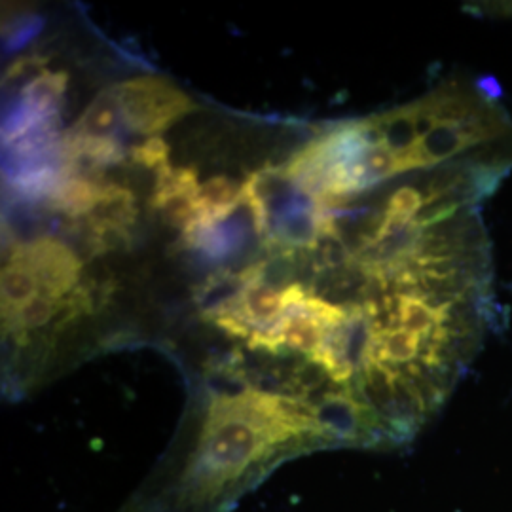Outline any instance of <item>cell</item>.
Returning <instances> with one entry per match:
<instances>
[{"label": "cell", "instance_id": "52a82bcc", "mask_svg": "<svg viewBox=\"0 0 512 512\" xmlns=\"http://www.w3.org/2000/svg\"><path fill=\"white\" fill-rule=\"evenodd\" d=\"M69 74L67 73H42L33 78L23 90H21V101L23 107H27L40 116L52 118L57 105L61 103V97L67 90Z\"/></svg>", "mask_w": 512, "mask_h": 512}, {"label": "cell", "instance_id": "6da1fadb", "mask_svg": "<svg viewBox=\"0 0 512 512\" xmlns=\"http://www.w3.org/2000/svg\"><path fill=\"white\" fill-rule=\"evenodd\" d=\"M342 446L319 406L247 384L209 397L194 435L154 469L120 512H230L283 461Z\"/></svg>", "mask_w": 512, "mask_h": 512}, {"label": "cell", "instance_id": "8fae6325", "mask_svg": "<svg viewBox=\"0 0 512 512\" xmlns=\"http://www.w3.org/2000/svg\"><path fill=\"white\" fill-rule=\"evenodd\" d=\"M46 63H48V59L38 57V55L19 57L8 67V71L4 73V86H14V84H18V82L25 80V78H29V82H31L33 78H37L35 74L46 73V69H44Z\"/></svg>", "mask_w": 512, "mask_h": 512}, {"label": "cell", "instance_id": "3957f363", "mask_svg": "<svg viewBox=\"0 0 512 512\" xmlns=\"http://www.w3.org/2000/svg\"><path fill=\"white\" fill-rule=\"evenodd\" d=\"M10 262L23 264L37 277L38 294L55 302L63 300L73 291L82 262L71 249L54 238H38L31 245H23L12 253Z\"/></svg>", "mask_w": 512, "mask_h": 512}, {"label": "cell", "instance_id": "ba28073f", "mask_svg": "<svg viewBox=\"0 0 512 512\" xmlns=\"http://www.w3.org/2000/svg\"><path fill=\"white\" fill-rule=\"evenodd\" d=\"M0 289H2V311H4V317H8L18 310L19 306H23L33 296H37V277L23 264L10 262L2 270Z\"/></svg>", "mask_w": 512, "mask_h": 512}, {"label": "cell", "instance_id": "5b68a950", "mask_svg": "<svg viewBox=\"0 0 512 512\" xmlns=\"http://www.w3.org/2000/svg\"><path fill=\"white\" fill-rule=\"evenodd\" d=\"M120 124H124L122 109L116 93L110 88L99 93L97 99H93L92 105L84 110L80 120L74 124V128L67 135L73 139H84V141L116 139L114 133Z\"/></svg>", "mask_w": 512, "mask_h": 512}, {"label": "cell", "instance_id": "30bf717a", "mask_svg": "<svg viewBox=\"0 0 512 512\" xmlns=\"http://www.w3.org/2000/svg\"><path fill=\"white\" fill-rule=\"evenodd\" d=\"M131 160L147 169L160 171L169 165V147L162 137H150L143 145L131 148Z\"/></svg>", "mask_w": 512, "mask_h": 512}, {"label": "cell", "instance_id": "9c48e42d", "mask_svg": "<svg viewBox=\"0 0 512 512\" xmlns=\"http://www.w3.org/2000/svg\"><path fill=\"white\" fill-rule=\"evenodd\" d=\"M160 217L167 226L188 232L198 222V207H196V194H175L156 207Z\"/></svg>", "mask_w": 512, "mask_h": 512}, {"label": "cell", "instance_id": "277c9868", "mask_svg": "<svg viewBox=\"0 0 512 512\" xmlns=\"http://www.w3.org/2000/svg\"><path fill=\"white\" fill-rule=\"evenodd\" d=\"M241 205V186L236 181L217 175L200 186L196 194L198 222L194 226L213 228L228 219Z\"/></svg>", "mask_w": 512, "mask_h": 512}, {"label": "cell", "instance_id": "7a4b0ae2", "mask_svg": "<svg viewBox=\"0 0 512 512\" xmlns=\"http://www.w3.org/2000/svg\"><path fill=\"white\" fill-rule=\"evenodd\" d=\"M112 90L118 97L124 126L150 137H156V133L171 128L177 120L198 109L186 93L158 76L133 78Z\"/></svg>", "mask_w": 512, "mask_h": 512}, {"label": "cell", "instance_id": "8992f818", "mask_svg": "<svg viewBox=\"0 0 512 512\" xmlns=\"http://www.w3.org/2000/svg\"><path fill=\"white\" fill-rule=\"evenodd\" d=\"M103 188L105 184L71 175L59 181V184L50 192V200L54 203V209L73 219L82 215L86 217L97 207V203L101 202Z\"/></svg>", "mask_w": 512, "mask_h": 512}]
</instances>
